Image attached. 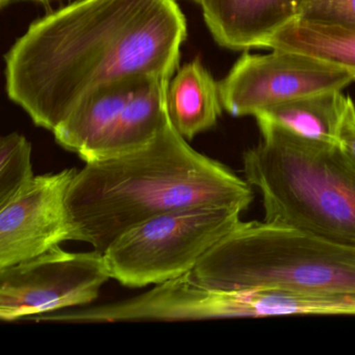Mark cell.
Segmentation results:
<instances>
[{
	"label": "cell",
	"mask_w": 355,
	"mask_h": 355,
	"mask_svg": "<svg viewBox=\"0 0 355 355\" xmlns=\"http://www.w3.org/2000/svg\"><path fill=\"white\" fill-rule=\"evenodd\" d=\"M168 80L146 78L132 92L109 138L87 163L132 153L148 145L168 116Z\"/></svg>",
	"instance_id": "11"
},
{
	"label": "cell",
	"mask_w": 355,
	"mask_h": 355,
	"mask_svg": "<svg viewBox=\"0 0 355 355\" xmlns=\"http://www.w3.org/2000/svg\"><path fill=\"white\" fill-rule=\"evenodd\" d=\"M187 141L168 113L146 146L78 170L67 195L71 241L103 253L120 234L166 211L194 205L246 211L253 187Z\"/></svg>",
	"instance_id": "2"
},
{
	"label": "cell",
	"mask_w": 355,
	"mask_h": 355,
	"mask_svg": "<svg viewBox=\"0 0 355 355\" xmlns=\"http://www.w3.org/2000/svg\"><path fill=\"white\" fill-rule=\"evenodd\" d=\"M242 209L194 205L132 226L103 252L110 275L128 288L180 277L241 221Z\"/></svg>",
	"instance_id": "5"
},
{
	"label": "cell",
	"mask_w": 355,
	"mask_h": 355,
	"mask_svg": "<svg viewBox=\"0 0 355 355\" xmlns=\"http://www.w3.org/2000/svg\"><path fill=\"white\" fill-rule=\"evenodd\" d=\"M263 49L309 55L343 68L355 78L354 26L298 18L276 33Z\"/></svg>",
	"instance_id": "14"
},
{
	"label": "cell",
	"mask_w": 355,
	"mask_h": 355,
	"mask_svg": "<svg viewBox=\"0 0 355 355\" xmlns=\"http://www.w3.org/2000/svg\"><path fill=\"white\" fill-rule=\"evenodd\" d=\"M146 78L107 85L85 98L53 132L58 144L89 161L105 142L135 89Z\"/></svg>",
	"instance_id": "10"
},
{
	"label": "cell",
	"mask_w": 355,
	"mask_h": 355,
	"mask_svg": "<svg viewBox=\"0 0 355 355\" xmlns=\"http://www.w3.org/2000/svg\"><path fill=\"white\" fill-rule=\"evenodd\" d=\"M269 55L244 51L219 82L222 107L234 117L253 116L278 103L315 93L342 91L353 74L324 61L272 49Z\"/></svg>",
	"instance_id": "7"
},
{
	"label": "cell",
	"mask_w": 355,
	"mask_h": 355,
	"mask_svg": "<svg viewBox=\"0 0 355 355\" xmlns=\"http://www.w3.org/2000/svg\"><path fill=\"white\" fill-rule=\"evenodd\" d=\"M32 149L30 141L18 132L0 139V205L7 203L34 180Z\"/></svg>",
	"instance_id": "15"
},
{
	"label": "cell",
	"mask_w": 355,
	"mask_h": 355,
	"mask_svg": "<svg viewBox=\"0 0 355 355\" xmlns=\"http://www.w3.org/2000/svg\"><path fill=\"white\" fill-rule=\"evenodd\" d=\"M338 139V144L355 159V105L351 97L340 119Z\"/></svg>",
	"instance_id": "17"
},
{
	"label": "cell",
	"mask_w": 355,
	"mask_h": 355,
	"mask_svg": "<svg viewBox=\"0 0 355 355\" xmlns=\"http://www.w3.org/2000/svg\"><path fill=\"white\" fill-rule=\"evenodd\" d=\"M167 107L172 124L186 140L217 124L223 110L219 83L198 58L176 70L168 87Z\"/></svg>",
	"instance_id": "12"
},
{
	"label": "cell",
	"mask_w": 355,
	"mask_h": 355,
	"mask_svg": "<svg viewBox=\"0 0 355 355\" xmlns=\"http://www.w3.org/2000/svg\"><path fill=\"white\" fill-rule=\"evenodd\" d=\"M103 253L70 252L60 245L0 269V319H30L88 306L111 279Z\"/></svg>",
	"instance_id": "6"
},
{
	"label": "cell",
	"mask_w": 355,
	"mask_h": 355,
	"mask_svg": "<svg viewBox=\"0 0 355 355\" xmlns=\"http://www.w3.org/2000/svg\"><path fill=\"white\" fill-rule=\"evenodd\" d=\"M192 1H194V3H200V0H192Z\"/></svg>",
	"instance_id": "19"
},
{
	"label": "cell",
	"mask_w": 355,
	"mask_h": 355,
	"mask_svg": "<svg viewBox=\"0 0 355 355\" xmlns=\"http://www.w3.org/2000/svg\"><path fill=\"white\" fill-rule=\"evenodd\" d=\"M348 98L342 91L315 93L278 103L254 117L257 124H273L306 140L338 144V128Z\"/></svg>",
	"instance_id": "13"
},
{
	"label": "cell",
	"mask_w": 355,
	"mask_h": 355,
	"mask_svg": "<svg viewBox=\"0 0 355 355\" xmlns=\"http://www.w3.org/2000/svg\"><path fill=\"white\" fill-rule=\"evenodd\" d=\"M14 1H17V0H0V7L1 9L7 7V6L11 5ZM37 1H41V3H44V1H49V0H37Z\"/></svg>",
	"instance_id": "18"
},
{
	"label": "cell",
	"mask_w": 355,
	"mask_h": 355,
	"mask_svg": "<svg viewBox=\"0 0 355 355\" xmlns=\"http://www.w3.org/2000/svg\"><path fill=\"white\" fill-rule=\"evenodd\" d=\"M243 153L245 180L261 194L263 221L355 246V159L340 144L315 142L259 124Z\"/></svg>",
	"instance_id": "3"
},
{
	"label": "cell",
	"mask_w": 355,
	"mask_h": 355,
	"mask_svg": "<svg viewBox=\"0 0 355 355\" xmlns=\"http://www.w3.org/2000/svg\"><path fill=\"white\" fill-rule=\"evenodd\" d=\"M203 19L215 42L232 51L265 47L300 17L303 0H200Z\"/></svg>",
	"instance_id": "9"
},
{
	"label": "cell",
	"mask_w": 355,
	"mask_h": 355,
	"mask_svg": "<svg viewBox=\"0 0 355 355\" xmlns=\"http://www.w3.org/2000/svg\"><path fill=\"white\" fill-rule=\"evenodd\" d=\"M187 35L176 0H76L32 22L6 53V92L53 132L103 87L130 78L170 82Z\"/></svg>",
	"instance_id": "1"
},
{
	"label": "cell",
	"mask_w": 355,
	"mask_h": 355,
	"mask_svg": "<svg viewBox=\"0 0 355 355\" xmlns=\"http://www.w3.org/2000/svg\"><path fill=\"white\" fill-rule=\"evenodd\" d=\"M299 18L355 28V0H303Z\"/></svg>",
	"instance_id": "16"
},
{
	"label": "cell",
	"mask_w": 355,
	"mask_h": 355,
	"mask_svg": "<svg viewBox=\"0 0 355 355\" xmlns=\"http://www.w3.org/2000/svg\"><path fill=\"white\" fill-rule=\"evenodd\" d=\"M78 169L35 176L0 205V269L28 261L71 241L67 195Z\"/></svg>",
	"instance_id": "8"
},
{
	"label": "cell",
	"mask_w": 355,
	"mask_h": 355,
	"mask_svg": "<svg viewBox=\"0 0 355 355\" xmlns=\"http://www.w3.org/2000/svg\"><path fill=\"white\" fill-rule=\"evenodd\" d=\"M207 288L355 296V246L280 224L240 221L189 272Z\"/></svg>",
	"instance_id": "4"
}]
</instances>
